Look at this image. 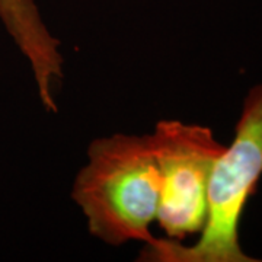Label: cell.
<instances>
[{"mask_svg":"<svg viewBox=\"0 0 262 262\" xmlns=\"http://www.w3.org/2000/svg\"><path fill=\"white\" fill-rule=\"evenodd\" d=\"M262 175V83L246 95L233 143L213 166L207 189L206 225L192 246L155 237L140 261L252 262L239 244V225Z\"/></svg>","mask_w":262,"mask_h":262,"instance_id":"obj_2","label":"cell"},{"mask_svg":"<svg viewBox=\"0 0 262 262\" xmlns=\"http://www.w3.org/2000/svg\"><path fill=\"white\" fill-rule=\"evenodd\" d=\"M160 177L150 134L96 139L79 170L72 198L91 234L113 246L150 244V225L159 206Z\"/></svg>","mask_w":262,"mask_h":262,"instance_id":"obj_1","label":"cell"},{"mask_svg":"<svg viewBox=\"0 0 262 262\" xmlns=\"http://www.w3.org/2000/svg\"><path fill=\"white\" fill-rule=\"evenodd\" d=\"M150 139L160 177V229L172 241L200 233L206 225L210 175L226 147L211 128L178 120L158 122Z\"/></svg>","mask_w":262,"mask_h":262,"instance_id":"obj_3","label":"cell"},{"mask_svg":"<svg viewBox=\"0 0 262 262\" xmlns=\"http://www.w3.org/2000/svg\"><path fill=\"white\" fill-rule=\"evenodd\" d=\"M0 20L29 61L39 101L48 113L57 111L54 86L63 77L58 39L51 35L34 0H0Z\"/></svg>","mask_w":262,"mask_h":262,"instance_id":"obj_4","label":"cell"}]
</instances>
